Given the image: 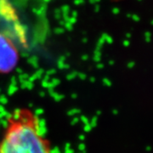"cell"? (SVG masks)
Returning <instances> with one entry per match:
<instances>
[{
	"label": "cell",
	"instance_id": "cell-7",
	"mask_svg": "<svg viewBox=\"0 0 153 153\" xmlns=\"http://www.w3.org/2000/svg\"><path fill=\"white\" fill-rule=\"evenodd\" d=\"M99 9H100V6H99V4H97V5L95 6V10H96L95 11H98Z\"/></svg>",
	"mask_w": 153,
	"mask_h": 153
},
{
	"label": "cell",
	"instance_id": "cell-5",
	"mask_svg": "<svg viewBox=\"0 0 153 153\" xmlns=\"http://www.w3.org/2000/svg\"><path fill=\"white\" fill-rule=\"evenodd\" d=\"M100 1V0H89V2H90L91 4H97Z\"/></svg>",
	"mask_w": 153,
	"mask_h": 153
},
{
	"label": "cell",
	"instance_id": "cell-3",
	"mask_svg": "<svg viewBox=\"0 0 153 153\" xmlns=\"http://www.w3.org/2000/svg\"><path fill=\"white\" fill-rule=\"evenodd\" d=\"M61 10H62V11H63L64 13L66 12V14H67V12H68V10H69V6H68V5L62 6Z\"/></svg>",
	"mask_w": 153,
	"mask_h": 153
},
{
	"label": "cell",
	"instance_id": "cell-9",
	"mask_svg": "<svg viewBox=\"0 0 153 153\" xmlns=\"http://www.w3.org/2000/svg\"><path fill=\"white\" fill-rule=\"evenodd\" d=\"M49 0H44V2H49Z\"/></svg>",
	"mask_w": 153,
	"mask_h": 153
},
{
	"label": "cell",
	"instance_id": "cell-4",
	"mask_svg": "<svg viewBox=\"0 0 153 153\" xmlns=\"http://www.w3.org/2000/svg\"><path fill=\"white\" fill-rule=\"evenodd\" d=\"M84 3V0H74V4L78 5V4H82Z\"/></svg>",
	"mask_w": 153,
	"mask_h": 153
},
{
	"label": "cell",
	"instance_id": "cell-1",
	"mask_svg": "<svg viewBox=\"0 0 153 153\" xmlns=\"http://www.w3.org/2000/svg\"><path fill=\"white\" fill-rule=\"evenodd\" d=\"M0 153H54L41 132L37 115L27 108H19L8 117L0 140Z\"/></svg>",
	"mask_w": 153,
	"mask_h": 153
},
{
	"label": "cell",
	"instance_id": "cell-8",
	"mask_svg": "<svg viewBox=\"0 0 153 153\" xmlns=\"http://www.w3.org/2000/svg\"><path fill=\"white\" fill-rule=\"evenodd\" d=\"M134 19H136V20H138V18H137L136 16H134Z\"/></svg>",
	"mask_w": 153,
	"mask_h": 153
},
{
	"label": "cell",
	"instance_id": "cell-2",
	"mask_svg": "<svg viewBox=\"0 0 153 153\" xmlns=\"http://www.w3.org/2000/svg\"><path fill=\"white\" fill-rule=\"evenodd\" d=\"M20 60L16 45L6 33L0 32V73L5 74L13 71Z\"/></svg>",
	"mask_w": 153,
	"mask_h": 153
},
{
	"label": "cell",
	"instance_id": "cell-6",
	"mask_svg": "<svg viewBox=\"0 0 153 153\" xmlns=\"http://www.w3.org/2000/svg\"><path fill=\"white\" fill-rule=\"evenodd\" d=\"M112 11L114 12L115 14H117V13H118V12H119V9H118V8H114Z\"/></svg>",
	"mask_w": 153,
	"mask_h": 153
}]
</instances>
